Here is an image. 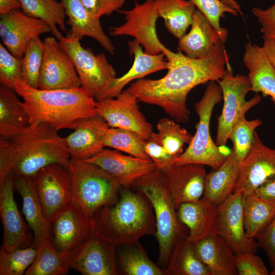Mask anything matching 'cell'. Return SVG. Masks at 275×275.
<instances>
[{
    "instance_id": "obj_18",
    "label": "cell",
    "mask_w": 275,
    "mask_h": 275,
    "mask_svg": "<svg viewBox=\"0 0 275 275\" xmlns=\"http://www.w3.org/2000/svg\"><path fill=\"white\" fill-rule=\"evenodd\" d=\"M51 229L52 242L64 255L80 245L93 233L92 218L72 202L51 224Z\"/></svg>"
},
{
    "instance_id": "obj_11",
    "label": "cell",
    "mask_w": 275,
    "mask_h": 275,
    "mask_svg": "<svg viewBox=\"0 0 275 275\" xmlns=\"http://www.w3.org/2000/svg\"><path fill=\"white\" fill-rule=\"evenodd\" d=\"M116 247L93 233L82 244L65 255L67 265L83 275L119 274Z\"/></svg>"
},
{
    "instance_id": "obj_9",
    "label": "cell",
    "mask_w": 275,
    "mask_h": 275,
    "mask_svg": "<svg viewBox=\"0 0 275 275\" xmlns=\"http://www.w3.org/2000/svg\"><path fill=\"white\" fill-rule=\"evenodd\" d=\"M217 82L222 91L224 105L218 118L215 144L222 147L226 145L231 129L240 115L258 104L261 99L257 94L250 100H246V95L251 91L248 76L234 75L230 65L227 66L225 74Z\"/></svg>"
},
{
    "instance_id": "obj_30",
    "label": "cell",
    "mask_w": 275,
    "mask_h": 275,
    "mask_svg": "<svg viewBox=\"0 0 275 275\" xmlns=\"http://www.w3.org/2000/svg\"><path fill=\"white\" fill-rule=\"evenodd\" d=\"M15 91L0 87V137L10 138L25 130L31 125L29 114Z\"/></svg>"
},
{
    "instance_id": "obj_5",
    "label": "cell",
    "mask_w": 275,
    "mask_h": 275,
    "mask_svg": "<svg viewBox=\"0 0 275 275\" xmlns=\"http://www.w3.org/2000/svg\"><path fill=\"white\" fill-rule=\"evenodd\" d=\"M132 187L143 193L153 207L159 246V262L164 270L177 243L186 237L180 222L163 172L156 168Z\"/></svg>"
},
{
    "instance_id": "obj_54",
    "label": "cell",
    "mask_w": 275,
    "mask_h": 275,
    "mask_svg": "<svg viewBox=\"0 0 275 275\" xmlns=\"http://www.w3.org/2000/svg\"><path fill=\"white\" fill-rule=\"evenodd\" d=\"M269 274L270 275H275V267L273 269L272 271Z\"/></svg>"
},
{
    "instance_id": "obj_40",
    "label": "cell",
    "mask_w": 275,
    "mask_h": 275,
    "mask_svg": "<svg viewBox=\"0 0 275 275\" xmlns=\"http://www.w3.org/2000/svg\"><path fill=\"white\" fill-rule=\"evenodd\" d=\"M156 128L163 147L169 154L176 158L183 152L184 145H188L193 136L175 120L169 118L159 120Z\"/></svg>"
},
{
    "instance_id": "obj_10",
    "label": "cell",
    "mask_w": 275,
    "mask_h": 275,
    "mask_svg": "<svg viewBox=\"0 0 275 275\" xmlns=\"http://www.w3.org/2000/svg\"><path fill=\"white\" fill-rule=\"evenodd\" d=\"M46 217L52 224L72 201L70 171L53 163L39 171L32 178Z\"/></svg>"
},
{
    "instance_id": "obj_22",
    "label": "cell",
    "mask_w": 275,
    "mask_h": 275,
    "mask_svg": "<svg viewBox=\"0 0 275 275\" xmlns=\"http://www.w3.org/2000/svg\"><path fill=\"white\" fill-rule=\"evenodd\" d=\"M108 126L98 115L78 121L74 131L64 137L71 159L83 161L104 149L102 135Z\"/></svg>"
},
{
    "instance_id": "obj_8",
    "label": "cell",
    "mask_w": 275,
    "mask_h": 275,
    "mask_svg": "<svg viewBox=\"0 0 275 275\" xmlns=\"http://www.w3.org/2000/svg\"><path fill=\"white\" fill-rule=\"evenodd\" d=\"M59 41L73 61L81 87L96 101L101 100L117 77L105 53L95 54L89 48H84L80 40L69 34Z\"/></svg>"
},
{
    "instance_id": "obj_28",
    "label": "cell",
    "mask_w": 275,
    "mask_h": 275,
    "mask_svg": "<svg viewBox=\"0 0 275 275\" xmlns=\"http://www.w3.org/2000/svg\"><path fill=\"white\" fill-rule=\"evenodd\" d=\"M195 251L212 275L237 274L235 254L218 234L207 236L194 244Z\"/></svg>"
},
{
    "instance_id": "obj_3",
    "label": "cell",
    "mask_w": 275,
    "mask_h": 275,
    "mask_svg": "<svg viewBox=\"0 0 275 275\" xmlns=\"http://www.w3.org/2000/svg\"><path fill=\"white\" fill-rule=\"evenodd\" d=\"M13 89L22 99L31 123H45L59 131L73 129L79 120L98 115L96 100L82 87L43 90L33 88L21 79Z\"/></svg>"
},
{
    "instance_id": "obj_50",
    "label": "cell",
    "mask_w": 275,
    "mask_h": 275,
    "mask_svg": "<svg viewBox=\"0 0 275 275\" xmlns=\"http://www.w3.org/2000/svg\"><path fill=\"white\" fill-rule=\"evenodd\" d=\"M254 193L261 198L275 203V179L261 186Z\"/></svg>"
},
{
    "instance_id": "obj_24",
    "label": "cell",
    "mask_w": 275,
    "mask_h": 275,
    "mask_svg": "<svg viewBox=\"0 0 275 275\" xmlns=\"http://www.w3.org/2000/svg\"><path fill=\"white\" fill-rule=\"evenodd\" d=\"M14 185L22 198L23 213L34 234L33 245L37 248L46 240L51 239V224L45 215L33 179L14 176Z\"/></svg>"
},
{
    "instance_id": "obj_47",
    "label": "cell",
    "mask_w": 275,
    "mask_h": 275,
    "mask_svg": "<svg viewBox=\"0 0 275 275\" xmlns=\"http://www.w3.org/2000/svg\"><path fill=\"white\" fill-rule=\"evenodd\" d=\"M126 0H81L88 12L94 17L100 19L108 16L122 7Z\"/></svg>"
},
{
    "instance_id": "obj_31",
    "label": "cell",
    "mask_w": 275,
    "mask_h": 275,
    "mask_svg": "<svg viewBox=\"0 0 275 275\" xmlns=\"http://www.w3.org/2000/svg\"><path fill=\"white\" fill-rule=\"evenodd\" d=\"M239 165L231 151L221 166L207 174L203 197L217 205L224 202L233 193Z\"/></svg>"
},
{
    "instance_id": "obj_42",
    "label": "cell",
    "mask_w": 275,
    "mask_h": 275,
    "mask_svg": "<svg viewBox=\"0 0 275 275\" xmlns=\"http://www.w3.org/2000/svg\"><path fill=\"white\" fill-rule=\"evenodd\" d=\"M37 248L33 245L11 252L0 249V275H22L34 262Z\"/></svg>"
},
{
    "instance_id": "obj_38",
    "label": "cell",
    "mask_w": 275,
    "mask_h": 275,
    "mask_svg": "<svg viewBox=\"0 0 275 275\" xmlns=\"http://www.w3.org/2000/svg\"><path fill=\"white\" fill-rule=\"evenodd\" d=\"M102 140L104 147L138 158L150 159L145 150L146 140L132 131L108 126L103 131Z\"/></svg>"
},
{
    "instance_id": "obj_45",
    "label": "cell",
    "mask_w": 275,
    "mask_h": 275,
    "mask_svg": "<svg viewBox=\"0 0 275 275\" xmlns=\"http://www.w3.org/2000/svg\"><path fill=\"white\" fill-rule=\"evenodd\" d=\"M145 150L156 168L162 172L174 166L176 158L167 152L157 133L153 132L146 140Z\"/></svg>"
},
{
    "instance_id": "obj_27",
    "label": "cell",
    "mask_w": 275,
    "mask_h": 275,
    "mask_svg": "<svg viewBox=\"0 0 275 275\" xmlns=\"http://www.w3.org/2000/svg\"><path fill=\"white\" fill-rule=\"evenodd\" d=\"M220 41L210 21L196 9L190 30L179 39L177 49L190 58L201 59L209 56Z\"/></svg>"
},
{
    "instance_id": "obj_32",
    "label": "cell",
    "mask_w": 275,
    "mask_h": 275,
    "mask_svg": "<svg viewBox=\"0 0 275 275\" xmlns=\"http://www.w3.org/2000/svg\"><path fill=\"white\" fill-rule=\"evenodd\" d=\"M154 8L168 32L178 39L191 25L196 10L190 0H155Z\"/></svg>"
},
{
    "instance_id": "obj_15",
    "label": "cell",
    "mask_w": 275,
    "mask_h": 275,
    "mask_svg": "<svg viewBox=\"0 0 275 275\" xmlns=\"http://www.w3.org/2000/svg\"><path fill=\"white\" fill-rule=\"evenodd\" d=\"M275 179V149L266 146L256 132L252 146L239 165L233 193H254L261 186Z\"/></svg>"
},
{
    "instance_id": "obj_16",
    "label": "cell",
    "mask_w": 275,
    "mask_h": 275,
    "mask_svg": "<svg viewBox=\"0 0 275 275\" xmlns=\"http://www.w3.org/2000/svg\"><path fill=\"white\" fill-rule=\"evenodd\" d=\"M243 198L242 194L235 192L218 205L217 232L234 254L256 253L257 242L248 237L245 230Z\"/></svg>"
},
{
    "instance_id": "obj_48",
    "label": "cell",
    "mask_w": 275,
    "mask_h": 275,
    "mask_svg": "<svg viewBox=\"0 0 275 275\" xmlns=\"http://www.w3.org/2000/svg\"><path fill=\"white\" fill-rule=\"evenodd\" d=\"M256 239L259 248L265 252L273 269L275 267V217Z\"/></svg>"
},
{
    "instance_id": "obj_37",
    "label": "cell",
    "mask_w": 275,
    "mask_h": 275,
    "mask_svg": "<svg viewBox=\"0 0 275 275\" xmlns=\"http://www.w3.org/2000/svg\"><path fill=\"white\" fill-rule=\"evenodd\" d=\"M69 269L65 255L60 253L48 239L37 248L35 259L25 274L64 275Z\"/></svg>"
},
{
    "instance_id": "obj_6",
    "label": "cell",
    "mask_w": 275,
    "mask_h": 275,
    "mask_svg": "<svg viewBox=\"0 0 275 275\" xmlns=\"http://www.w3.org/2000/svg\"><path fill=\"white\" fill-rule=\"evenodd\" d=\"M71 202L91 218L112 202L122 186L114 176L96 164L71 159Z\"/></svg>"
},
{
    "instance_id": "obj_4",
    "label": "cell",
    "mask_w": 275,
    "mask_h": 275,
    "mask_svg": "<svg viewBox=\"0 0 275 275\" xmlns=\"http://www.w3.org/2000/svg\"><path fill=\"white\" fill-rule=\"evenodd\" d=\"M136 190L121 187L115 199L93 217V234L117 246L138 241L144 235H155L152 205Z\"/></svg>"
},
{
    "instance_id": "obj_14",
    "label": "cell",
    "mask_w": 275,
    "mask_h": 275,
    "mask_svg": "<svg viewBox=\"0 0 275 275\" xmlns=\"http://www.w3.org/2000/svg\"><path fill=\"white\" fill-rule=\"evenodd\" d=\"M43 42L38 88L51 90L81 87L73 61L60 41L53 36L46 37Z\"/></svg>"
},
{
    "instance_id": "obj_35",
    "label": "cell",
    "mask_w": 275,
    "mask_h": 275,
    "mask_svg": "<svg viewBox=\"0 0 275 275\" xmlns=\"http://www.w3.org/2000/svg\"><path fill=\"white\" fill-rule=\"evenodd\" d=\"M22 12L28 16L39 19L51 29L52 35L60 40L64 36L58 26L66 32L65 12L61 2L57 0H19Z\"/></svg>"
},
{
    "instance_id": "obj_52",
    "label": "cell",
    "mask_w": 275,
    "mask_h": 275,
    "mask_svg": "<svg viewBox=\"0 0 275 275\" xmlns=\"http://www.w3.org/2000/svg\"><path fill=\"white\" fill-rule=\"evenodd\" d=\"M21 8L19 0H0V15Z\"/></svg>"
},
{
    "instance_id": "obj_20",
    "label": "cell",
    "mask_w": 275,
    "mask_h": 275,
    "mask_svg": "<svg viewBox=\"0 0 275 275\" xmlns=\"http://www.w3.org/2000/svg\"><path fill=\"white\" fill-rule=\"evenodd\" d=\"M83 161L97 165L116 178L122 186L128 187H132L156 168L150 159L124 155L115 149H104Z\"/></svg>"
},
{
    "instance_id": "obj_2",
    "label": "cell",
    "mask_w": 275,
    "mask_h": 275,
    "mask_svg": "<svg viewBox=\"0 0 275 275\" xmlns=\"http://www.w3.org/2000/svg\"><path fill=\"white\" fill-rule=\"evenodd\" d=\"M42 122H31L22 133L10 138L0 137V180L8 173L33 178L42 169L59 163L69 170L71 159L64 137Z\"/></svg>"
},
{
    "instance_id": "obj_39",
    "label": "cell",
    "mask_w": 275,
    "mask_h": 275,
    "mask_svg": "<svg viewBox=\"0 0 275 275\" xmlns=\"http://www.w3.org/2000/svg\"><path fill=\"white\" fill-rule=\"evenodd\" d=\"M246 113L242 114L232 126L229 139L233 144V152L239 164L249 153L253 143L255 129L262 124L259 119L248 120Z\"/></svg>"
},
{
    "instance_id": "obj_53",
    "label": "cell",
    "mask_w": 275,
    "mask_h": 275,
    "mask_svg": "<svg viewBox=\"0 0 275 275\" xmlns=\"http://www.w3.org/2000/svg\"><path fill=\"white\" fill-rule=\"evenodd\" d=\"M224 4L229 7L237 10L239 13L242 15L240 10V6L235 0H221Z\"/></svg>"
},
{
    "instance_id": "obj_49",
    "label": "cell",
    "mask_w": 275,
    "mask_h": 275,
    "mask_svg": "<svg viewBox=\"0 0 275 275\" xmlns=\"http://www.w3.org/2000/svg\"><path fill=\"white\" fill-rule=\"evenodd\" d=\"M252 12L261 26L260 31L263 36L275 38V1L266 9L254 8Z\"/></svg>"
},
{
    "instance_id": "obj_33",
    "label": "cell",
    "mask_w": 275,
    "mask_h": 275,
    "mask_svg": "<svg viewBox=\"0 0 275 275\" xmlns=\"http://www.w3.org/2000/svg\"><path fill=\"white\" fill-rule=\"evenodd\" d=\"M243 215L246 233L256 239L275 217V203L255 193L244 195Z\"/></svg>"
},
{
    "instance_id": "obj_19",
    "label": "cell",
    "mask_w": 275,
    "mask_h": 275,
    "mask_svg": "<svg viewBox=\"0 0 275 275\" xmlns=\"http://www.w3.org/2000/svg\"><path fill=\"white\" fill-rule=\"evenodd\" d=\"M14 179L13 174L9 173L0 180V215L4 230L1 249L7 252L19 248L30 239L29 227L23 219L14 199Z\"/></svg>"
},
{
    "instance_id": "obj_23",
    "label": "cell",
    "mask_w": 275,
    "mask_h": 275,
    "mask_svg": "<svg viewBox=\"0 0 275 275\" xmlns=\"http://www.w3.org/2000/svg\"><path fill=\"white\" fill-rule=\"evenodd\" d=\"M218 206L203 197L185 202L177 209L180 222L189 230L187 239L194 244L209 235L218 234Z\"/></svg>"
},
{
    "instance_id": "obj_51",
    "label": "cell",
    "mask_w": 275,
    "mask_h": 275,
    "mask_svg": "<svg viewBox=\"0 0 275 275\" xmlns=\"http://www.w3.org/2000/svg\"><path fill=\"white\" fill-rule=\"evenodd\" d=\"M262 47L268 60L275 69V38L263 36Z\"/></svg>"
},
{
    "instance_id": "obj_26",
    "label": "cell",
    "mask_w": 275,
    "mask_h": 275,
    "mask_svg": "<svg viewBox=\"0 0 275 275\" xmlns=\"http://www.w3.org/2000/svg\"><path fill=\"white\" fill-rule=\"evenodd\" d=\"M66 16L67 24L70 26L68 34L80 40L89 37L96 40L111 54H114L115 46L102 29L100 19L91 15L81 0H61Z\"/></svg>"
},
{
    "instance_id": "obj_34",
    "label": "cell",
    "mask_w": 275,
    "mask_h": 275,
    "mask_svg": "<svg viewBox=\"0 0 275 275\" xmlns=\"http://www.w3.org/2000/svg\"><path fill=\"white\" fill-rule=\"evenodd\" d=\"M164 271L165 275H212L187 236L175 245Z\"/></svg>"
},
{
    "instance_id": "obj_43",
    "label": "cell",
    "mask_w": 275,
    "mask_h": 275,
    "mask_svg": "<svg viewBox=\"0 0 275 275\" xmlns=\"http://www.w3.org/2000/svg\"><path fill=\"white\" fill-rule=\"evenodd\" d=\"M197 9L210 21L217 32L221 41L225 43L228 35V31L220 25V19L225 13L237 16L239 12L233 9L221 0H190Z\"/></svg>"
},
{
    "instance_id": "obj_13",
    "label": "cell",
    "mask_w": 275,
    "mask_h": 275,
    "mask_svg": "<svg viewBox=\"0 0 275 275\" xmlns=\"http://www.w3.org/2000/svg\"><path fill=\"white\" fill-rule=\"evenodd\" d=\"M139 101L126 89L116 97L96 101L97 114L110 127L132 131L146 140L153 127L140 111Z\"/></svg>"
},
{
    "instance_id": "obj_36",
    "label": "cell",
    "mask_w": 275,
    "mask_h": 275,
    "mask_svg": "<svg viewBox=\"0 0 275 275\" xmlns=\"http://www.w3.org/2000/svg\"><path fill=\"white\" fill-rule=\"evenodd\" d=\"M119 253L120 273L125 275H165L164 270L148 257L139 241L121 245Z\"/></svg>"
},
{
    "instance_id": "obj_44",
    "label": "cell",
    "mask_w": 275,
    "mask_h": 275,
    "mask_svg": "<svg viewBox=\"0 0 275 275\" xmlns=\"http://www.w3.org/2000/svg\"><path fill=\"white\" fill-rule=\"evenodd\" d=\"M21 79V59L14 56L2 43L0 44L1 85L13 89V84Z\"/></svg>"
},
{
    "instance_id": "obj_41",
    "label": "cell",
    "mask_w": 275,
    "mask_h": 275,
    "mask_svg": "<svg viewBox=\"0 0 275 275\" xmlns=\"http://www.w3.org/2000/svg\"><path fill=\"white\" fill-rule=\"evenodd\" d=\"M44 49V42L39 36L36 37L30 42L21 58V80L34 88L39 86Z\"/></svg>"
},
{
    "instance_id": "obj_25",
    "label": "cell",
    "mask_w": 275,
    "mask_h": 275,
    "mask_svg": "<svg viewBox=\"0 0 275 275\" xmlns=\"http://www.w3.org/2000/svg\"><path fill=\"white\" fill-rule=\"evenodd\" d=\"M127 44L130 54L134 56L133 64L126 73L114 80L101 99L116 97L131 81L168 69V60L163 53L157 54L147 53L143 50V46L134 39L128 42Z\"/></svg>"
},
{
    "instance_id": "obj_17",
    "label": "cell",
    "mask_w": 275,
    "mask_h": 275,
    "mask_svg": "<svg viewBox=\"0 0 275 275\" xmlns=\"http://www.w3.org/2000/svg\"><path fill=\"white\" fill-rule=\"evenodd\" d=\"M51 31L44 21L28 16L19 9L0 15V36L3 43L18 59L22 58L34 38Z\"/></svg>"
},
{
    "instance_id": "obj_21",
    "label": "cell",
    "mask_w": 275,
    "mask_h": 275,
    "mask_svg": "<svg viewBox=\"0 0 275 275\" xmlns=\"http://www.w3.org/2000/svg\"><path fill=\"white\" fill-rule=\"evenodd\" d=\"M163 172L176 210L181 204L198 201L203 196L207 175L204 165L184 164Z\"/></svg>"
},
{
    "instance_id": "obj_1",
    "label": "cell",
    "mask_w": 275,
    "mask_h": 275,
    "mask_svg": "<svg viewBox=\"0 0 275 275\" xmlns=\"http://www.w3.org/2000/svg\"><path fill=\"white\" fill-rule=\"evenodd\" d=\"M164 54L168 71L163 77L138 79L126 90L139 101L158 106L176 122L185 123L190 114L187 106L188 93L198 85L221 79L230 65L229 55L221 41L203 58H190L168 48Z\"/></svg>"
},
{
    "instance_id": "obj_46",
    "label": "cell",
    "mask_w": 275,
    "mask_h": 275,
    "mask_svg": "<svg viewBox=\"0 0 275 275\" xmlns=\"http://www.w3.org/2000/svg\"><path fill=\"white\" fill-rule=\"evenodd\" d=\"M235 264L239 275H268L269 273L262 259L251 252L235 254Z\"/></svg>"
},
{
    "instance_id": "obj_29",
    "label": "cell",
    "mask_w": 275,
    "mask_h": 275,
    "mask_svg": "<svg viewBox=\"0 0 275 275\" xmlns=\"http://www.w3.org/2000/svg\"><path fill=\"white\" fill-rule=\"evenodd\" d=\"M243 61L249 71L251 91L269 96L275 103V69L262 47L248 43L245 46Z\"/></svg>"
},
{
    "instance_id": "obj_7",
    "label": "cell",
    "mask_w": 275,
    "mask_h": 275,
    "mask_svg": "<svg viewBox=\"0 0 275 275\" xmlns=\"http://www.w3.org/2000/svg\"><path fill=\"white\" fill-rule=\"evenodd\" d=\"M222 99L219 85L215 81H210L202 98L194 105L199 117L196 133L186 149L175 160L174 166L197 163L215 170L225 162L227 155L223 153L219 147L213 142L209 130L213 108Z\"/></svg>"
},
{
    "instance_id": "obj_12",
    "label": "cell",
    "mask_w": 275,
    "mask_h": 275,
    "mask_svg": "<svg viewBox=\"0 0 275 275\" xmlns=\"http://www.w3.org/2000/svg\"><path fill=\"white\" fill-rule=\"evenodd\" d=\"M154 1L146 0L142 4L135 1L131 9L119 10L125 15L126 21L119 26L111 28L110 35L133 37L147 53H164L168 48L160 41L156 33V22L158 16L154 8Z\"/></svg>"
}]
</instances>
